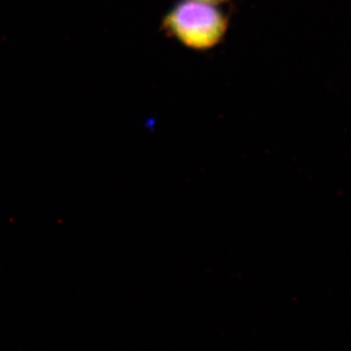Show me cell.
I'll use <instances>...</instances> for the list:
<instances>
[{
	"label": "cell",
	"mask_w": 351,
	"mask_h": 351,
	"mask_svg": "<svg viewBox=\"0 0 351 351\" xmlns=\"http://www.w3.org/2000/svg\"><path fill=\"white\" fill-rule=\"evenodd\" d=\"M230 18L218 6L196 0H181L161 21L166 36L189 49L205 52L223 43Z\"/></svg>",
	"instance_id": "obj_1"
},
{
	"label": "cell",
	"mask_w": 351,
	"mask_h": 351,
	"mask_svg": "<svg viewBox=\"0 0 351 351\" xmlns=\"http://www.w3.org/2000/svg\"><path fill=\"white\" fill-rule=\"evenodd\" d=\"M196 1L205 2V3L213 4V5H221V4L228 3L232 0H196Z\"/></svg>",
	"instance_id": "obj_2"
}]
</instances>
